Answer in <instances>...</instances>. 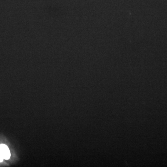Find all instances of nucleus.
Segmentation results:
<instances>
[{
  "mask_svg": "<svg viewBox=\"0 0 167 167\" xmlns=\"http://www.w3.org/2000/svg\"><path fill=\"white\" fill-rule=\"evenodd\" d=\"M3 160H4V158H3V157H2L1 153L0 152V162H2L3 161Z\"/></svg>",
  "mask_w": 167,
  "mask_h": 167,
  "instance_id": "nucleus-2",
  "label": "nucleus"
},
{
  "mask_svg": "<svg viewBox=\"0 0 167 167\" xmlns=\"http://www.w3.org/2000/svg\"><path fill=\"white\" fill-rule=\"evenodd\" d=\"M0 152L1 153L4 159L7 160L10 158V151L9 147L6 144H0Z\"/></svg>",
  "mask_w": 167,
  "mask_h": 167,
  "instance_id": "nucleus-1",
  "label": "nucleus"
}]
</instances>
